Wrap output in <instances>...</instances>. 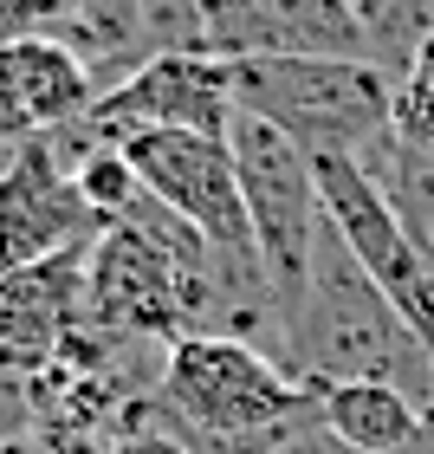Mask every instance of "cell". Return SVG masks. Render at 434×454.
<instances>
[{"instance_id":"6da1fadb","label":"cell","mask_w":434,"mask_h":454,"mask_svg":"<svg viewBox=\"0 0 434 454\" xmlns=\"http://www.w3.org/2000/svg\"><path fill=\"white\" fill-rule=\"evenodd\" d=\"M279 370L305 389L330 383H396L402 396L434 409V357L428 344L402 325L363 266L344 254V240L324 234L312 247V273L292 299L279 305Z\"/></svg>"},{"instance_id":"7a4b0ae2","label":"cell","mask_w":434,"mask_h":454,"mask_svg":"<svg viewBox=\"0 0 434 454\" xmlns=\"http://www.w3.org/2000/svg\"><path fill=\"white\" fill-rule=\"evenodd\" d=\"M156 403L195 454H285L318 422V389L292 383L260 344L221 332H189L162 350Z\"/></svg>"},{"instance_id":"3957f363","label":"cell","mask_w":434,"mask_h":454,"mask_svg":"<svg viewBox=\"0 0 434 454\" xmlns=\"http://www.w3.org/2000/svg\"><path fill=\"white\" fill-rule=\"evenodd\" d=\"M234 111L266 117L305 156L376 162L389 143L396 78L369 59H234Z\"/></svg>"},{"instance_id":"277c9868","label":"cell","mask_w":434,"mask_h":454,"mask_svg":"<svg viewBox=\"0 0 434 454\" xmlns=\"http://www.w3.org/2000/svg\"><path fill=\"white\" fill-rule=\"evenodd\" d=\"M227 150H234V176H240L246 221H253L266 286L285 305L305 286V273H312V247L324 234V201H318L312 156L285 130H273L266 117H246V111H234V123H227Z\"/></svg>"},{"instance_id":"5b68a950","label":"cell","mask_w":434,"mask_h":454,"mask_svg":"<svg viewBox=\"0 0 434 454\" xmlns=\"http://www.w3.org/2000/svg\"><path fill=\"white\" fill-rule=\"evenodd\" d=\"M130 156L136 182L150 189L175 221H189L201 240L214 247V260L240 279H266L260 247H253V221L240 201V176H234V150L227 137H195V130H136L117 143Z\"/></svg>"},{"instance_id":"8992f818","label":"cell","mask_w":434,"mask_h":454,"mask_svg":"<svg viewBox=\"0 0 434 454\" xmlns=\"http://www.w3.org/2000/svg\"><path fill=\"white\" fill-rule=\"evenodd\" d=\"M318 201L330 234L344 240V254L363 266V279L402 312V325L428 344L434 357V254L402 227V215L389 208V195L376 189V176L350 156H312Z\"/></svg>"},{"instance_id":"52a82bcc","label":"cell","mask_w":434,"mask_h":454,"mask_svg":"<svg viewBox=\"0 0 434 454\" xmlns=\"http://www.w3.org/2000/svg\"><path fill=\"white\" fill-rule=\"evenodd\" d=\"M234 123V72L214 52H150L136 72L91 98L78 130L91 143H123L136 130H195L227 137Z\"/></svg>"},{"instance_id":"ba28073f","label":"cell","mask_w":434,"mask_h":454,"mask_svg":"<svg viewBox=\"0 0 434 454\" xmlns=\"http://www.w3.org/2000/svg\"><path fill=\"white\" fill-rule=\"evenodd\" d=\"M97 234H105V221L78 195L66 143L39 137V143L7 150V162H0V273L91 247Z\"/></svg>"},{"instance_id":"9c48e42d","label":"cell","mask_w":434,"mask_h":454,"mask_svg":"<svg viewBox=\"0 0 434 454\" xmlns=\"http://www.w3.org/2000/svg\"><path fill=\"white\" fill-rule=\"evenodd\" d=\"M201 52L214 59H369L350 0H195Z\"/></svg>"},{"instance_id":"30bf717a","label":"cell","mask_w":434,"mask_h":454,"mask_svg":"<svg viewBox=\"0 0 434 454\" xmlns=\"http://www.w3.org/2000/svg\"><path fill=\"white\" fill-rule=\"evenodd\" d=\"M85 254L91 247H72L0 273V377L33 383L85 325Z\"/></svg>"},{"instance_id":"8fae6325","label":"cell","mask_w":434,"mask_h":454,"mask_svg":"<svg viewBox=\"0 0 434 454\" xmlns=\"http://www.w3.org/2000/svg\"><path fill=\"white\" fill-rule=\"evenodd\" d=\"M97 91L105 85L72 46H58L46 33L0 39V150H19V143H39L78 123Z\"/></svg>"},{"instance_id":"7c38bea8","label":"cell","mask_w":434,"mask_h":454,"mask_svg":"<svg viewBox=\"0 0 434 454\" xmlns=\"http://www.w3.org/2000/svg\"><path fill=\"white\" fill-rule=\"evenodd\" d=\"M428 409L396 383H330L318 389V428L350 454H396L422 435Z\"/></svg>"},{"instance_id":"4fadbf2b","label":"cell","mask_w":434,"mask_h":454,"mask_svg":"<svg viewBox=\"0 0 434 454\" xmlns=\"http://www.w3.org/2000/svg\"><path fill=\"white\" fill-rule=\"evenodd\" d=\"M350 13L363 27L369 66H383L389 78H402L415 46L434 33V0H350Z\"/></svg>"},{"instance_id":"5bb4252c","label":"cell","mask_w":434,"mask_h":454,"mask_svg":"<svg viewBox=\"0 0 434 454\" xmlns=\"http://www.w3.org/2000/svg\"><path fill=\"white\" fill-rule=\"evenodd\" d=\"M111 454H195V448L169 428V416H162V403L150 389V396L130 403V409H123V422L111 428Z\"/></svg>"},{"instance_id":"9a60e30c","label":"cell","mask_w":434,"mask_h":454,"mask_svg":"<svg viewBox=\"0 0 434 454\" xmlns=\"http://www.w3.org/2000/svg\"><path fill=\"white\" fill-rule=\"evenodd\" d=\"M396 85H402V91H415V98H428V105H434V33H428L422 46H415V59H408V72L396 78Z\"/></svg>"},{"instance_id":"2e32d148","label":"cell","mask_w":434,"mask_h":454,"mask_svg":"<svg viewBox=\"0 0 434 454\" xmlns=\"http://www.w3.org/2000/svg\"><path fill=\"white\" fill-rule=\"evenodd\" d=\"M39 454H111V435H58V428H33Z\"/></svg>"},{"instance_id":"e0dca14e","label":"cell","mask_w":434,"mask_h":454,"mask_svg":"<svg viewBox=\"0 0 434 454\" xmlns=\"http://www.w3.org/2000/svg\"><path fill=\"white\" fill-rule=\"evenodd\" d=\"M0 454H39V435H0Z\"/></svg>"}]
</instances>
